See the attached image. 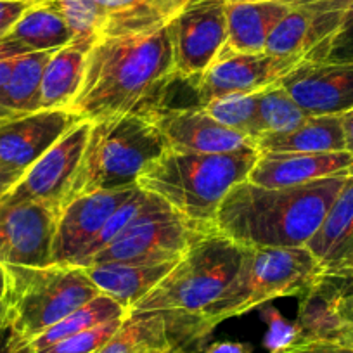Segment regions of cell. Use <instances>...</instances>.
I'll list each match as a JSON object with an SVG mask.
<instances>
[{
  "label": "cell",
  "instance_id": "obj_46",
  "mask_svg": "<svg viewBox=\"0 0 353 353\" xmlns=\"http://www.w3.org/2000/svg\"><path fill=\"white\" fill-rule=\"evenodd\" d=\"M8 319H9V301L8 298H6V300L0 303V327L8 322Z\"/></svg>",
  "mask_w": 353,
  "mask_h": 353
},
{
  "label": "cell",
  "instance_id": "obj_3",
  "mask_svg": "<svg viewBox=\"0 0 353 353\" xmlns=\"http://www.w3.org/2000/svg\"><path fill=\"white\" fill-rule=\"evenodd\" d=\"M258 149L199 154L166 149L137 181L142 191L161 198L192 222L215 225L216 212L234 185L248 179Z\"/></svg>",
  "mask_w": 353,
  "mask_h": 353
},
{
  "label": "cell",
  "instance_id": "obj_47",
  "mask_svg": "<svg viewBox=\"0 0 353 353\" xmlns=\"http://www.w3.org/2000/svg\"><path fill=\"white\" fill-rule=\"evenodd\" d=\"M166 353H199L198 350H189V348H181V346H175V348L168 350Z\"/></svg>",
  "mask_w": 353,
  "mask_h": 353
},
{
  "label": "cell",
  "instance_id": "obj_45",
  "mask_svg": "<svg viewBox=\"0 0 353 353\" xmlns=\"http://www.w3.org/2000/svg\"><path fill=\"white\" fill-rule=\"evenodd\" d=\"M8 291H9V274H8V269H6V265L0 263V303L8 298Z\"/></svg>",
  "mask_w": 353,
  "mask_h": 353
},
{
  "label": "cell",
  "instance_id": "obj_36",
  "mask_svg": "<svg viewBox=\"0 0 353 353\" xmlns=\"http://www.w3.org/2000/svg\"><path fill=\"white\" fill-rule=\"evenodd\" d=\"M269 334L265 339V345L270 350V353L277 350L288 348L294 343V325L283 321L277 312H272L269 319Z\"/></svg>",
  "mask_w": 353,
  "mask_h": 353
},
{
  "label": "cell",
  "instance_id": "obj_24",
  "mask_svg": "<svg viewBox=\"0 0 353 353\" xmlns=\"http://www.w3.org/2000/svg\"><path fill=\"white\" fill-rule=\"evenodd\" d=\"M90 47L71 42L52 52L40 83V110H68L85 77Z\"/></svg>",
  "mask_w": 353,
  "mask_h": 353
},
{
  "label": "cell",
  "instance_id": "obj_35",
  "mask_svg": "<svg viewBox=\"0 0 353 353\" xmlns=\"http://www.w3.org/2000/svg\"><path fill=\"white\" fill-rule=\"evenodd\" d=\"M310 61H317V63H353V0L338 32Z\"/></svg>",
  "mask_w": 353,
  "mask_h": 353
},
{
  "label": "cell",
  "instance_id": "obj_21",
  "mask_svg": "<svg viewBox=\"0 0 353 353\" xmlns=\"http://www.w3.org/2000/svg\"><path fill=\"white\" fill-rule=\"evenodd\" d=\"M346 288V277H324L314 290L301 298L294 325V343L336 341L343 329L339 298Z\"/></svg>",
  "mask_w": 353,
  "mask_h": 353
},
{
  "label": "cell",
  "instance_id": "obj_48",
  "mask_svg": "<svg viewBox=\"0 0 353 353\" xmlns=\"http://www.w3.org/2000/svg\"><path fill=\"white\" fill-rule=\"evenodd\" d=\"M277 2H283V4H290V6H296V4H303V2H312V0H277Z\"/></svg>",
  "mask_w": 353,
  "mask_h": 353
},
{
  "label": "cell",
  "instance_id": "obj_27",
  "mask_svg": "<svg viewBox=\"0 0 353 353\" xmlns=\"http://www.w3.org/2000/svg\"><path fill=\"white\" fill-rule=\"evenodd\" d=\"M6 37L26 54L56 52L73 40V33L63 16L49 4L28 8Z\"/></svg>",
  "mask_w": 353,
  "mask_h": 353
},
{
  "label": "cell",
  "instance_id": "obj_25",
  "mask_svg": "<svg viewBox=\"0 0 353 353\" xmlns=\"http://www.w3.org/2000/svg\"><path fill=\"white\" fill-rule=\"evenodd\" d=\"M258 152H341L346 151L341 114L308 117L293 132L256 139Z\"/></svg>",
  "mask_w": 353,
  "mask_h": 353
},
{
  "label": "cell",
  "instance_id": "obj_44",
  "mask_svg": "<svg viewBox=\"0 0 353 353\" xmlns=\"http://www.w3.org/2000/svg\"><path fill=\"white\" fill-rule=\"evenodd\" d=\"M343 130H345V141H346V151L353 154V110L348 113L341 114Z\"/></svg>",
  "mask_w": 353,
  "mask_h": 353
},
{
  "label": "cell",
  "instance_id": "obj_1",
  "mask_svg": "<svg viewBox=\"0 0 353 353\" xmlns=\"http://www.w3.org/2000/svg\"><path fill=\"white\" fill-rule=\"evenodd\" d=\"M175 80L168 25L141 35L104 37L88 52L83 81L68 110L92 123L144 113L163 104Z\"/></svg>",
  "mask_w": 353,
  "mask_h": 353
},
{
  "label": "cell",
  "instance_id": "obj_22",
  "mask_svg": "<svg viewBox=\"0 0 353 353\" xmlns=\"http://www.w3.org/2000/svg\"><path fill=\"white\" fill-rule=\"evenodd\" d=\"M176 261L166 263H96L85 267L88 277L106 296L132 310L137 301L151 293L159 281L175 267Z\"/></svg>",
  "mask_w": 353,
  "mask_h": 353
},
{
  "label": "cell",
  "instance_id": "obj_10",
  "mask_svg": "<svg viewBox=\"0 0 353 353\" xmlns=\"http://www.w3.org/2000/svg\"><path fill=\"white\" fill-rule=\"evenodd\" d=\"M301 57L274 56L269 52H236L223 47L210 68L188 80L198 106L230 94H254L283 80L301 63Z\"/></svg>",
  "mask_w": 353,
  "mask_h": 353
},
{
  "label": "cell",
  "instance_id": "obj_39",
  "mask_svg": "<svg viewBox=\"0 0 353 353\" xmlns=\"http://www.w3.org/2000/svg\"><path fill=\"white\" fill-rule=\"evenodd\" d=\"M339 315L343 319V329L338 343L353 350V296L350 293V279L346 277V288L339 298Z\"/></svg>",
  "mask_w": 353,
  "mask_h": 353
},
{
  "label": "cell",
  "instance_id": "obj_7",
  "mask_svg": "<svg viewBox=\"0 0 353 353\" xmlns=\"http://www.w3.org/2000/svg\"><path fill=\"white\" fill-rule=\"evenodd\" d=\"M9 315L28 339H35L101 291L83 267H6Z\"/></svg>",
  "mask_w": 353,
  "mask_h": 353
},
{
  "label": "cell",
  "instance_id": "obj_18",
  "mask_svg": "<svg viewBox=\"0 0 353 353\" xmlns=\"http://www.w3.org/2000/svg\"><path fill=\"white\" fill-rule=\"evenodd\" d=\"M353 172V154L341 152H258L246 181L267 189L303 185L324 176Z\"/></svg>",
  "mask_w": 353,
  "mask_h": 353
},
{
  "label": "cell",
  "instance_id": "obj_33",
  "mask_svg": "<svg viewBox=\"0 0 353 353\" xmlns=\"http://www.w3.org/2000/svg\"><path fill=\"white\" fill-rule=\"evenodd\" d=\"M256 106L258 92L230 94V96L210 101L201 108L220 125L248 135L256 142Z\"/></svg>",
  "mask_w": 353,
  "mask_h": 353
},
{
  "label": "cell",
  "instance_id": "obj_37",
  "mask_svg": "<svg viewBox=\"0 0 353 353\" xmlns=\"http://www.w3.org/2000/svg\"><path fill=\"white\" fill-rule=\"evenodd\" d=\"M0 353H35L32 339L21 334L9 315L8 322L0 327Z\"/></svg>",
  "mask_w": 353,
  "mask_h": 353
},
{
  "label": "cell",
  "instance_id": "obj_23",
  "mask_svg": "<svg viewBox=\"0 0 353 353\" xmlns=\"http://www.w3.org/2000/svg\"><path fill=\"white\" fill-rule=\"evenodd\" d=\"M104 14V37L154 32L168 25L189 0H94Z\"/></svg>",
  "mask_w": 353,
  "mask_h": 353
},
{
  "label": "cell",
  "instance_id": "obj_20",
  "mask_svg": "<svg viewBox=\"0 0 353 353\" xmlns=\"http://www.w3.org/2000/svg\"><path fill=\"white\" fill-rule=\"evenodd\" d=\"M293 6L277 0H227V49L265 52L272 30Z\"/></svg>",
  "mask_w": 353,
  "mask_h": 353
},
{
  "label": "cell",
  "instance_id": "obj_2",
  "mask_svg": "<svg viewBox=\"0 0 353 353\" xmlns=\"http://www.w3.org/2000/svg\"><path fill=\"white\" fill-rule=\"evenodd\" d=\"M348 175L324 176L283 189L241 182L230 189L220 205L215 219L216 230L244 248L307 246Z\"/></svg>",
  "mask_w": 353,
  "mask_h": 353
},
{
  "label": "cell",
  "instance_id": "obj_19",
  "mask_svg": "<svg viewBox=\"0 0 353 353\" xmlns=\"http://www.w3.org/2000/svg\"><path fill=\"white\" fill-rule=\"evenodd\" d=\"M307 248L325 277L353 276V172Z\"/></svg>",
  "mask_w": 353,
  "mask_h": 353
},
{
  "label": "cell",
  "instance_id": "obj_4",
  "mask_svg": "<svg viewBox=\"0 0 353 353\" xmlns=\"http://www.w3.org/2000/svg\"><path fill=\"white\" fill-rule=\"evenodd\" d=\"M166 149L163 135L144 113L94 121L66 205L85 194L134 188Z\"/></svg>",
  "mask_w": 353,
  "mask_h": 353
},
{
  "label": "cell",
  "instance_id": "obj_32",
  "mask_svg": "<svg viewBox=\"0 0 353 353\" xmlns=\"http://www.w3.org/2000/svg\"><path fill=\"white\" fill-rule=\"evenodd\" d=\"M56 9L73 33L71 42L83 43L92 49L104 32V14L94 0H47Z\"/></svg>",
  "mask_w": 353,
  "mask_h": 353
},
{
  "label": "cell",
  "instance_id": "obj_9",
  "mask_svg": "<svg viewBox=\"0 0 353 353\" xmlns=\"http://www.w3.org/2000/svg\"><path fill=\"white\" fill-rule=\"evenodd\" d=\"M176 80L210 68L227 42V0H189L168 23Z\"/></svg>",
  "mask_w": 353,
  "mask_h": 353
},
{
  "label": "cell",
  "instance_id": "obj_34",
  "mask_svg": "<svg viewBox=\"0 0 353 353\" xmlns=\"http://www.w3.org/2000/svg\"><path fill=\"white\" fill-rule=\"evenodd\" d=\"M127 317H118L96 325V327L85 329V331L77 332L70 338L61 339V341L47 346V348L37 350L35 353H97L117 334V331L121 327Z\"/></svg>",
  "mask_w": 353,
  "mask_h": 353
},
{
  "label": "cell",
  "instance_id": "obj_12",
  "mask_svg": "<svg viewBox=\"0 0 353 353\" xmlns=\"http://www.w3.org/2000/svg\"><path fill=\"white\" fill-rule=\"evenodd\" d=\"M59 212L43 203H0V263L49 267Z\"/></svg>",
  "mask_w": 353,
  "mask_h": 353
},
{
  "label": "cell",
  "instance_id": "obj_13",
  "mask_svg": "<svg viewBox=\"0 0 353 353\" xmlns=\"http://www.w3.org/2000/svg\"><path fill=\"white\" fill-rule=\"evenodd\" d=\"M144 114L156 125L166 148L172 151L222 154L256 148L253 139L220 125L201 106L159 104L144 111Z\"/></svg>",
  "mask_w": 353,
  "mask_h": 353
},
{
  "label": "cell",
  "instance_id": "obj_11",
  "mask_svg": "<svg viewBox=\"0 0 353 353\" xmlns=\"http://www.w3.org/2000/svg\"><path fill=\"white\" fill-rule=\"evenodd\" d=\"M92 121L81 120L33 163L0 203H43L63 212L87 145Z\"/></svg>",
  "mask_w": 353,
  "mask_h": 353
},
{
  "label": "cell",
  "instance_id": "obj_29",
  "mask_svg": "<svg viewBox=\"0 0 353 353\" xmlns=\"http://www.w3.org/2000/svg\"><path fill=\"white\" fill-rule=\"evenodd\" d=\"M128 314H130V312L125 307H121L118 301H114L113 298L101 293L99 296H96L94 300L85 303L83 307L74 310L73 314L64 317L63 321L54 324L52 327L47 329L46 332L37 336L32 341L33 352L47 348V346L54 345V343L61 341V339H66L70 338V336L77 334V332L85 331V329L96 327V325H101L104 324V322L113 321V319L118 317H127Z\"/></svg>",
  "mask_w": 353,
  "mask_h": 353
},
{
  "label": "cell",
  "instance_id": "obj_8",
  "mask_svg": "<svg viewBox=\"0 0 353 353\" xmlns=\"http://www.w3.org/2000/svg\"><path fill=\"white\" fill-rule=\"evenodd\" d=\"M213 232H216L215 225L192 222L156 196L152 205L132 220L130 225L88 265L179 261L189 248Z\"/></svg>",
  "mask_w": 353,
  "mask_h": 353
},
{
  "label": "cell",
  "instance_id": "obj_28",
  "mask_svg": "<svg viewBox=\"0 0 353 353\" xmlns=\"http://www.w3.org/2000/svg\"><path fill=\"white\" fill-rule=\"evenodd\" d=\"M175 348L161 312L130 310L117 334L97 353H158Z\"/></svg>",
  "mask_w": 353,
  "mask_h": 353
},
{
  "label": "cell",
  "instance_id": "obj_49",
  "mask_svg": "<svg viewBox=\"0 0 353 353\" xmlns=\"http://www.w3.org/2000/svg\"><path fill=\"white\" fill-rule=\"evenodd\" d=\"M28 2L32 6H37V4H43V2H47V0H28Z\"/></svg>",
  "mask_w": 353,
  "mask_h": 353
},
{
  "label": "cell",
  "instance_id": "obj_16",
  "mask_svg": "<svg viewBox=\"0 0 353 353\" xmlns=\"http://www.w3.org/2000/svg\"><path fill=\"white\" fill-rule=\"evenodd\" d=\"M137 185L120 191L85 194L68 203L59 213L52 241V265L74 267L85 248L96 239L111 213L127 201Z\"/></svg>",
  "mask_w": 353,
  "mask_h": 353
},
{
  "label": "cell",
  "instance_id": "obj_31",
  "mask_svg": "<svg viewBox=\"0 0 353 353\" xmlns=\"http://www.w3.org/2000/svg\"><path fill=\"white\" fill-rule=\"evenodd\" d=\"M154 199L156 194L142 191L141 188L135 189L134 194H132L127 201L121 203V205L111 213V216L108 219V222L104 223V227L101 229V232L97 234L96 239L88 244L83 250V253L80 254V258L77 260L74 267H83L85 269V267L90 263V260H92L99 251H103L104 248L110 246V244L113 243L128 225H130L132 220L137 219L149 205H152Z\"/></svg>",
  "mask_w": 353,
  "mask_h": 353
},
{
  "label": "cell",
  "instance_id": "obj_14",
  "mask_svg": "<svg viewBox=\"0 0 353 353\" xmlns=\"http://www.w3.org/2000/svg\"><path fill=\"white\" fill-rule=\"evenodd\" d=\"M352 0H312L291 8L269 35L265 52L310 61L334 37Z\"/></svg>",
  "mask_w": 353,
  "mask_h": 353
},
{
  "label": "cell",
  "instance_id": "obj_52",
  "mask_svg": "<svg viewBox=\"0 0 353 353\" xmlns=\"http://www.w3.org/2000/svg\"><path fill=\"white\" fill-rule=\"evenodd\" d=\"M26 2H28V0H26Z\"/></svg>",
  "mask_w": 353,
  "mask_h": 353
},
{
  "label": "cell",
  "instance_id": "obj_30",
  "mask_svg": "<svg viewBox=\"0 0 353 353\" xmlns=\"http://www.w3.org/2000/svg\"><path fill=\"white\" fill-rule=\"evenodd\" d=\"M307 118L308 114L298 106L296 101L283 87L281 80L258 92L256 139L263 137V135H279L293 132Z\"/></svg>",
  "mask_w": 353,
  "mask_h": 353
},
{
  "label": "cell",
  "instance_id": "obj_51",
  "mask_svg": "<svg viewBox=\"0 0 353 353\" xmlns=\"http://www.w3.org/2000/svg\"><path fill=\"white\" fill-rule=\"evenodd\" d=\"M168 350H172V348H168ZM168 350H161V352H158V353H166V352H168Z\"/></svg>",
  "mask_w": 353,
  "mask_h": 353
},
{
  "label": "cell",
  "instance_id": "obj_42",
  "mask_svg": "<svg viewBox=\"0 0 353 353\" xmlns=\"http://www.w3.org/2000/svg\"><path fill=\"white\" fill-rule=\"evenodd\" d=\"M199 353H251V348L243 343H232V341H222L215 343L212 346H206Z\"/></svg>",
  "mask_w": 353,
  "mask_h": 353
},
{
  "label": "cell",
  "instance_id": "obj_43",
  "mask_svg": "<svg viewBox=\"0 0 353 353\" xmlns=\"http://www.w3.org/2000/svg\"><path fill=\"white\" fill-rule=\"evenodd\" d=\"M23 176L21 172H16V170H9L0 166V199L4 198L12 188L19 182V179Z\"/></svg>",
  "mask_w": 353,
  "mask_h": 353
},
{
  "label": "cell",
  "instance_id": "obj_5",
  "mask_svg": "<svg viewBox=\"0 0 353 353\" xmlns=\"http://www.w3.org/2000/svg\"><path fill=\"white\" fill-rule=\"evenodd\" d=\"M324 277L321 263L307 246L244 248L236 277L206 310L205 322L213 331L220 322L276 298H303Z\"/></svg>",
  "mask_w": 353,
  "mask_h": 353
},
{
  "label": "cell",
  "instance_id": "obj_6",
  "mask_svg": "<svg viewBox=\"0 0 353 353\" xmlns=\"http://www.w3.org/2000/svg\"><path fill=\"white\" fill-rule=\"evenodd\" d=\"M243 254L244 246L222 236L219 230L203 237L132 310L165 312L206 325V310L232 283Z\"/></svg>",
  "mask_w": 353,
  "mask_h": 353
},
{
  "label": "cell",
  "instance_id": "obj_15",
  "mask_svg": "<svg viewBox=\"0 0 353 353\" xmlns=\"http://www.w3.org/2000/svg\"><path fill=\"white\" fill-rule=\"evenodd\" d=\"M80 118L70 110H39L0 123V166L25 173Z\"/></svg>",
  "mask_w": 353,
  "mask_h": 353
},
{
  "label": "cell",
  "instance_id": "obj_26",
  "mask_svg": "<svg viewBox=\"0 0 353 353\" xmlns=\"http://www.w3.org/2000/svg\"><path fill=\"white\" fill-rule=\"evenodd\" d=\"M52 52H32L18 57L9 80L0 90V117L6 121L40 110V83Z\"/></svg>",
  "mask_w": 353,
  "mask_h": 353
},
{
  "label": "cell",
  "instance_id": "obj_40",
  "mask_svg": "<svg viewBox=\"0 0 353 353\" xmlns=\"http://www.w3.org/2000/svg\"><path fill=\"white\" fill-rule=\"evenodd\" d=\"M28 8H32V4L26 0H0V39L11 32Z\"/></svg>",
  "mask_w": 353,
  "mask_h": 353
},
{
  "label": "cell",
  "instance_id": "obj_41",
  "mask_svg": "<svg viewBox=\"0 0 353 353\" xmlns=\"http://www.w3.org/2000/svg\"><path fill=\"white\" fill-rule=\"evenodd\" d=\"M272 353H353V350L336 341H312L291 345Z\"/></svg>",
  "mask_w": 353,
  "mask_h": 353
},
{
  "label": "cell",
  "instance_id": "obj_17",
  "mask_svg": "<svg viewBox=\"0 0 353 353\" xmlns=\"http://www.w3.org/2000/svg\"><path fill=\"white\" fill-rule=\"evenodd\" d=\"M281 83L308 117L353 110V63L301 61Z\"/></svg>",
  "mask_w": 353,
  "mask_h": 353
},
{
  "label": "cell",
  "instance_id": "obj_50",
  "mask_svg": "<svg viewBox=\"0 0 353 353\" xmlns=\"http://www.w3.org/2000/svg\"><path fill=\"white\" fill-rule=\"evenodd\" d=\"M348 279H350V293H352V296H353V276L348 277Z\"/></svg>",
  "mask_w": 353,
  "mask_h": 353
},
{
  "label": "cell",
  "instance_id": "obj_38",
  "mask_svg": "<svg viewBox=\"0 0 353 353\" xmlns=\"http://www.w3.org/2000/svg\"><path fill=\"white\" fill-rule=\"evenodd\" d=\"M25 50L18 46V43L11 42L8 37H2L0 39V90L4 88L6 81L9 80V74H11L12 68L18 57L25 56ZM6 121L4 118L0 117V123Z\"/></svg>",
  "mask_w": 353,
  "mask_h": 353
}]
</instances>
